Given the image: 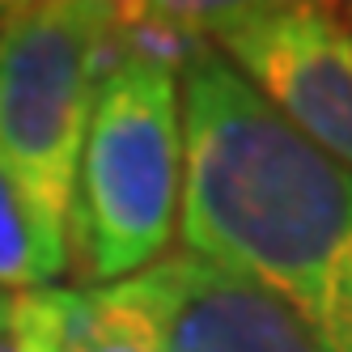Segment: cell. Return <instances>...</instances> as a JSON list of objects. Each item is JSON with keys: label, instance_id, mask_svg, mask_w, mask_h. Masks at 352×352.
Here are the masks:
<instances>
[{"label": "cell", "instance_id": "6da1fadb", "mask_svg": "<svg viewBox=\"0 0 352 352\" xmlns=\"http://www.w3.org/2000/svg\"><path fill=\"white\" fill-rule=\"evenodd\" d=\"M179 98L187 255L276 297L318 352H352V170L212 47L183 68Z\"/></svg>", "mask_w": 352, "mask_h": 352}, {"label": "cell", "instance_id": "7a4b0ae2", "mask_svg": "<svg viewBox=\"0 0 352 352\" xmlns=\"http://www.w3.org/2000/svg\"><path fill=\"white\" fill-rule=\"evenodd\" d=\"M183 199V98L170 68L119 60L94 98L68 212V263L85 289L166 259Z\"/></svg>", "mask_w": 352, "mask_h": 352}, {"label": "cell", "instance_id": "3957f363", "mask_svg": "<svg viewBox=\"0 0 352 352\" xmlns=\"http://www.w3.org/2000/svg\"><path fill=\"white\" fill-rule=\"evenodd\" d=\"M115 64V5H0V174L64 238L94 98Z\"/></svg>", "mask_w": 352, "mask_h": 352}, {"label": "cell", "instance_id": "277c9868", "mask_svg": "<svg viewBox=\"0 0 352 352\" xmlns=\"http://www.w3.org/2000/svg\"><path fill=\"white\" fill-rule=\"evenodd\" d=\"M195 26L276 115L352 170V21L340 5H195Z\"/></svg>", "mask_w": 352, "mask_h": 352}, {"label": "cell", "instance_id": "5b68a950", "mask_svg": "<svg viewBox=\"0 0 352 352\" xmlns=\"http://www.w3.org/2000/svg\"><path fill=\"white\" fill-rule=\"evenodd\" d=\"M162 352H318L280 301L195 255H166L123 280Z\"/></svg>", "mask_w": 352, "mask_h": 352}, {"label": "cell", "instance_id": "8992f818", "mask_svg": "<svg viewBox=\"0 0 352 352\" xmlns=\"http://www.w3.org/2000/svg\"><path fill=\"white\" fill-rule=\"evenodd\" d=\"M68 267V238L47 225L30 199L0 174V293L52 289Z\"/></svg>", "mask_w": 352, "mask_h": 352}, {"label": "cell", "instance_id": "52a82bcc", "mask_svg": "<svg viewBox=\"0 0 352 352\" xmlns=\"http://www.w3.org/2000/svg\"><path fill=\"white\" fill-rule=\"evenodd\" d=\"M60 352H162L144 306L123 289H68Z\"/></svg>", "mask_w": 352, "mask_h": 352}, {"label": "cell", "instance_id": "ba28073f", "mask_svg": "<svg viewBox=\"0 0 352 352\" xmlns=\"http://www.w3.org/2000/svg\"><path fill=\"white\" fill-rule=\"evenodd\" d=\"M68 289L0 293V352H60Z\"/></svg>", "mask_w": 352, "mask_h": 352}, {"label": "cell", "instance_id": "9c48e42d", "mask_svg": "<svg viewBox=\"0 0 352 352\" xmlns=\"http://www.w3.org/2000/svg\"><path fill=\"white\" fill-rule=\"evenodd\" d=\"M344 13H348V21H352V5H348V9H344Z\"/></svg>", "mask_w": 352, "mask_h": 352}]
</instances>
